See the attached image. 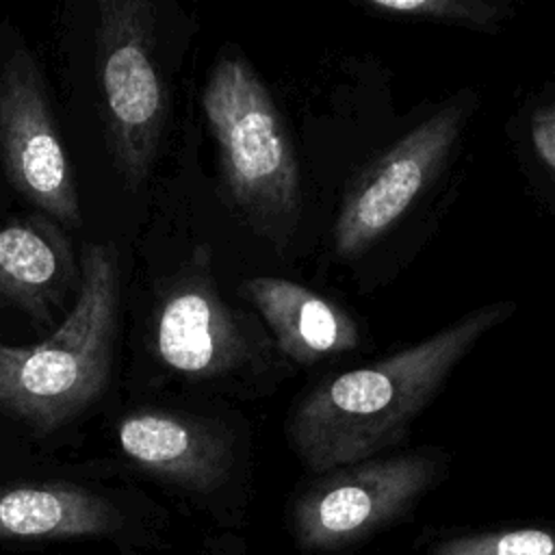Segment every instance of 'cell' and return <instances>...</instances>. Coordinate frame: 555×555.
I'll return each mask as SVG.
<instances>
[{"mask_svg":"<svg viewBox=\"0 0 555 555\" xmlns=\"http://www.w3.org/2000/svg\"><path fill=\"white\" fill-rule=\"evenodd\" d=\"M512 312L509 301L483 306L386 360L314 386L288 423L301 462L330 473L397 444L460 360Z\"/></svg>","mask_w":555,"mask_h":555,"instance_id":"6da1fadb","label":"cell"},{"mask_svg":"<svg viewBox=\"0 0 555 555\" xmlns=\"http://www.w3.org/2000/svg\"><path fill=\"white\" fill-rule=\"evenodd\" d=\"M121 312L119 258L89 243L78 297L46 340L0 343V410L37 434H50L93 405L108 386Z\"/></svg>","mask_w":555,"mask_h":555,"instance_id":"7a4b0ae2","label":"cell"},{"mask_svg":"<svg viewBox=\"0 0 555 555\" xmlns=\"http://www.w3.org/2000/svg\"><path fill=\"white\" fill-rule=\"evenodd\" d=\"M202 108L230 197L267 234H286L299 217V167L254 67L238 54H223L206 80Z\"/></svg>","mask_w":555,"mask_h":555,"instance_id":"3957f363","label":"cell"},{"mask_svg":"<svg viewBox=\"0 0 555 555\" xmlns=\"http://www.w3.org/2000/svg\"><path fill=\"white\" fill-rule=\"evenodd\" d=\"M95 67L113 165L130 191L145 184L167 119L165 82L154 54V4L100 0Z\"/></svg>","mask_w":555,"mask_h":555,"instance_id":"277c9868","label":"cell"},{"mask_svg":"<svg viewBox=\"0 0 555 555\" xmlns=\"http://www.w3.org/2000/svg\"><path fill=\"white\" fill-rule=\"evenodd\" d=\"M436 473L438 462L421 451L334 468L297 499L295 538L308 551L353 544L401 516Z\"/></svg>","mask_w":555,"mask_h":555,"instance_id":"5b68a950","label":"cell"},{"mask_svg":"<svg viewBox=\"0 0 555 555\" xmlns=\"http://www.w3.org/2000/svg\"><path fill=\"white\" fill-rule=\"evenodd\" d=\"M0 158L11 186L61 228L80 225L74 169L61 141L46 82L28 50L0 72Z\"/></svg>","mask_w":555,"mask_h":555,"instance_id":"8992f818","label":"cell"},{"mask_svg":"<svg viewBox=\"0 0 555 555\" xmlns=\"http://www.w3.org/2000/svg\"><path fill=\"white\" fill-rule=\"evenodd\" d=\"M468 115L464 100H453L412 128L347 197L334 228V251L356 258L384 236L436 176Z\"/></svg>","mask_w":555,"mask_h":555,"instance_id":"52a82bcc","label":"cell"},{"mask_svg":"<svg viewBox=\"0 0 555 555\" xmlns=\"http://www.w3.org/2000/svg\"><path fill=\"white\" fill-rule=\"evenodd\" d=\"M154 347L165 366L186 377L228 373L249 353L234 312L202 273L186 275L160 299Z\"/></svg>","mask_w":555,"mask_h":555,"instance_id":"ba28073f","label":"cell"},{"mask_svg":"<svg viewBox=\"0 0 555 555\" xmlns=\"http://www.w3.org/2000/svg\"><path fill=\"white\" fill-rule=\"evenodd\" d=\"M115 434L137 466L193 492L219 488L232 466L225 431L197 416L137 410L119 418Z\"/></svg>","mask_w":555,"mask_h":555,"instance_id":"9c48e42d","label":"cell"},{"mask_svg":"<svg viewBox=\"0 0 555 555\" xmlns=\"http://www.w3.org/2000/svg\"><path fill=\"white\" fill-rule=\"evenodd\" d=\"M80 282L65 230L41 212L0 223V301L46 321Z\"/></svg>","mask_w":555,"mask_h":555,"instance_id":"30bf717a","label":"cell"},{"mask_svg":"<svg viewBox=\"0 0 555 555\" xmlns=\"http://www.w3.org/2000/svg\"><path fill=\"white\" fill-rule=\"evenodd\" d=\"M243 295L256 306L278 345L299 364L353 351L360 345L356 321L314 291L284 278H251Z\"/></svg>","mask_w":555,"mask_h":555,"instance_id":"8fae6325","label":"cell"},{"mask_svg":"<svg viewBox=\"0 0 555 555\" xmlns=\"http://www.w3.org/2000/svg\"><path fill=\"white\" fill-rule=\"evenodd\" d=\"M117 522V509L106 499L74 483L0 490V538L100 535Z\"/></svg>","mask_w":555,"mask_h":555,"instance_id":"7c38bea8","label":"cell"},{"mask_svg":"<svg viewBox=\"0 0 555 555\" xmlns=\"http://www.w3.org/2000/svg\"><path fill=\"white\" fill-rule=\"evenodd\" d=\"M362 7L403 20H427L442 24H462L473 28H492L505 17V9L481 0H364Z\"/></svg>","mask_w":555,"mask_h":555,"instance_id":"4fadbf2b","label":"cell"},{"mask_svg":"<svg viewBox=\"0 0 555 555\" xmlns=\"http://www.w3.org/2000/svg\"><path fill=\"white\" fill-rule=\"evenodd\" d=\"M431 555H555V531L518 527L442 540Z\"/></svg>","mask_w":555,"mask_h":555,"instance_id":"5bb4252c","label":"cell"},{"mask_svg":"<svg viewBox=\"0 0 555 555\" xmlns=\"http://www.w3.org/2000/svg\"><path fill=\"white\" fill-rule=\"evenodd\" d=\"M529 130L538 158L555 178V102L533 111Z\"/></svg>","mask_w":555,"mask_h":555,"instance_id":"9a60e30c","label":"cell"}]
</instances>
